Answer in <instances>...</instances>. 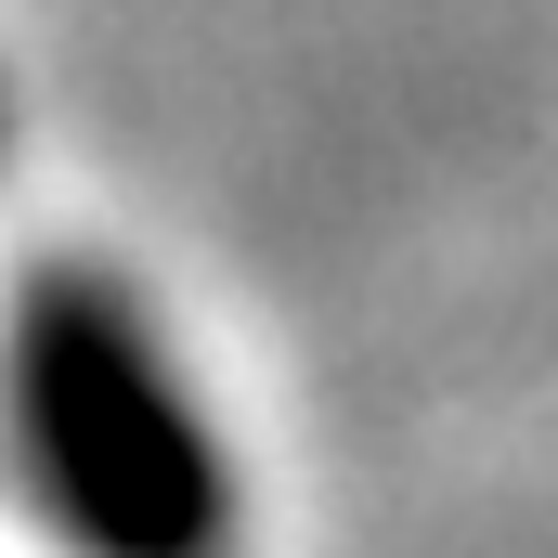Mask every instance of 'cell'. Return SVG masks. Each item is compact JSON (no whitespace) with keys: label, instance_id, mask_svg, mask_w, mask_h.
I'll list each match as a JSON object with an SVG mask.
<instances>
[{"label":"cell","instance_id":"1","mask_svg":"<svg viewBox=\"0 0 558 558\" xmlns=\"http://www.w3.org/2000/svg\"><path fill=\"white\" fill-rule=\"evenodd\" d=\"M0 403L39 520L78 558H234L247 481L195 377L169 364L156 312L105 260H26L0 312Z\"/></svg>","mask_w":558,"mask_h":558}]
</instances>
